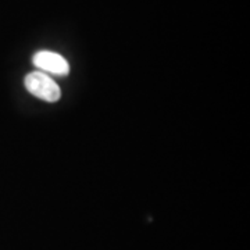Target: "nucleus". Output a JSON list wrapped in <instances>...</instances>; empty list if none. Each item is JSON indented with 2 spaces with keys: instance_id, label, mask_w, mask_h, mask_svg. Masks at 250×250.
I'll return each instance as SVG.
<instances>
[{
  "instance_id": "obj_1",
  "label": "nucleus",
  "mask_w": 250,
  "mask_h": 250,
  "mask_svg": "<svg viewBox=\"0 0 250 250\" xmlns=\"http://www.w3.org/2000/svg\"><path fill=\"white\" fill-rule=\"evenodd\" d=\"M25 88L35 98L41 99L47 103H56L62 98L60 86L52 80L47 74L42 71L29 72L25 77Z\"/></svg>"
},
{
  "instance_id": "obj_2",
  "label": "nucleus",
  "mask_w": 250,
  "mask_h": 250,
  "mask_svg": "<svg viewBox=\"0 0 250 250\" xmlns=\"http://www.w3.org/2000/svg\"><path fill=\"white\" fill-rule=\"evenodd\" d=\"M32 62L36 68H39V71L49 72L54 75H68L70 72V64L62 57V54L54 53L50 50H41L38 53L34 54Z\"/></svg>"
}]
</instances>
